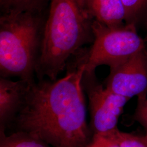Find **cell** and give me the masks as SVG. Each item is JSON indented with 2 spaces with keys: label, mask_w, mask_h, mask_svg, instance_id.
Returning a JSON list of instances; mask_svg holds the SVG:
<instances>
[{
  "label": "cell",
  "mask_w": 147,
  "mask_h": 147,
  "mask_svg": "<svg viewBox=\"0 0 147 147\" xmlns=\"http://www.w3.org/2000/svg\"><path fill=\"white\" fill-rule=\"evenodd\" d=\"M50 0H0L1 14L30 12L42 13L47 11Z\"/></svg>",
  "instance_id": "cell-9"
},
{
  "label": "cell",
  "mask_w": 147,
  "mask_h": 147,
  "mask_svg": "<svg viewBox=\"0 0 147 147\" xmlns=\"http://www.w3.org/2000/svg\"><path fill=\"white\" fill-rule=\"evenodd\" d=\"M133 118L144 129L147 135V98L137 100Z\"/></svg>",
  "instance_id": "cell-14"
},
{
  "label": "cell",
  "mask_w": 147,
  "mask_h": 147,
  "mask_svg": "<svg viewBox=\"0 0 147 147\" xmlns=\"http://www.w3.org/2000/svg\"><path fill=\"white\" fill-rule=\"evenodd\" d=\"M93 22L78 0L50 1L36 69L38 80H56L70 57L85 45L93 43Z\"/></svg>",
  "instance_id": "cell-2"
},
{
  "label": "cell",
  "mask_w": 147,
  "mask_h": 147,
  "mask_svg": "<svg viewBox=\"0 0 147 147\" xmlns=\"http://www.w3.org/2000/svg\"><path fill=\"white\" fill-rule=\"evenodd\" d=\"M93 30L94 39L89 48L87 70H95L103 65L115 68L147 47L134 25L110 27L93 21Z\"/></svg>",
  "instance_id": "cell-4"
},
{
  "label": "cell",
  "mask_w": 147,
  "mask_h": 147,
  "mask_svg": "<svg viewBox=\"0 0 147 147\" xmlns=\"http://www.w3.org/2000/svg\"><path fill=\"white\" fill-rule=\"evenodd\" d=\"M146 136L147 137V135H146Z\"/></svg>",
  "instance_id": "cell-16"
},
{
  "label": "cell",
  "mask_w": 147,
  "mask_h": 147,
  "mask_svg": "<svg viewBox=\"0 0 147 147\" xmlns=\"http://www.w3.org/2000/svg\"><path fill=\"white\" fill-rule=\"evenodd\" d=\"M0 147H51L42 140L22 131H16L6 136L0 130Z\"/></svg>",
  "instance_id": "cell-10"
},
{
  "label": "cell",
  "mask_w": 147,
  "mask_h": 147,
  "mask_svg": "<svg viewBox=\"0 0 147 147\" xmlns=\"http://www.w3.org/2000/svg\"><path fill=\"white\" fill-rule=\"evenodd\" d=\"M119 147H147V137L117 130L114 133Z\"/></svg>",
  "instance_id": "cell-12"
},
{
  "label": "cell",
  "mask_w": 147,
  "mask_h": 147,
  "mask_svg": "<svg viewBox=\"0 0 147 147\" xmlns=\"http://www.w3.org/2000/svg\"><path fill=\"white\" fill-rule=\"evenodd\" d=\"M114 133L110 135H93L91 141L85 147H119Z\"/></svg>",
  "instance_id": "cell-13"
},
{
  "label": "cell",
  "mask_w": 147,
  "mask_h": 147,
  "mask_svg": "<svg viewBox=\"0 0 147 147\" xmlns=\"http://www.w3.org/2000/svg\"><path fill=\"white\" fill-rule=\"evenodd\" d=\"M30 84L19 80L13 81L0 78V130L11 125L20 110Z\"/></svg>",
  "instance_id": "cell-7"
},
{
  "label": "cell",
  "mask_w": 147,
  "mask_h": 147,
  "mask_svg": "<svg viewBox=\"0 0 147 147\" xmlns=\"http://www.w3.org/2000/svg\"><path fill=\"white\" fill-rule=\"evenodd\" d=\"M81 85L88 99L93 135H110L118 130L119 118L129 99L107 89L99 81L95 70L84 69Z\"/></svg>",
  "instance_id": "cell-5"
},
{
  "label": "cell",
  "mask_w": 147,
  "mask_h": 147,
  "mask_svg": "<svg viewBox=\"0 0 147 147\" xmlns=\"http://www.w3.org/2000/svg\"><path fill=\"white\" fill-rule=\"evenodd\" d=\"M89 18L107 26L118 27L125 24L126 11L121 0H78Z\"/></svg>",
  "instance_id": "cell-8"
},
{
  "label": "cell",
  "mask_w": 147,
  "mask_h": 147,
  "mask_svg": "<svg viewBox=\"0 0 147 147\" xmlns=\"http://www.w3.org/2000/svg\"><path fill=\"white\" fill-rule=\"evenodd\" d=\"M88 50L82 47L70 57L63 78L42 79L30 85L11 124L16 131L28 133L53 147H85L89 143L93 135L87 123L81 85Z\"/></svg>",
  "instance_id": "cell-1"
},
{
  "label": "cell",
  "mask_w": 147,
  "mask_h": 147,
  "mask_svg": "<svg viewBox=\"0 0 147 147\" xmlns=\"http://www.w3.org/2000/svg\"><path fill=\"white\" fill-rule=\"evenodd\" d=\"M139 28L142 29L144 33V37L143 38L144 39L147 47V13L143 18L141 21H140L137 27L138 30Z\"/></svg>",
  "instance_id": "cell-15"
},
{
  "label": "cell",
  "mask_w": 147,
  "mask_h": 147,
  "mask_svg": "<svg viewBox=\"0 0 147 147\" xmlns=\"http://www.w3.org/2000/svg\"><path fill=\"white\" fill-rule=\"evenodd\" d=\"M104 85L113 93L131 99L147 98V47L110 69Z\"/></svg>",
  "instance_id": "cell-6"
},
{
  "label": "cell",
  "mask_w": 147,
  "mask_h": 147,
  "mask_svg": "<svg viewBox=\"0 0 147 147\" xmlns=\"http://www.w3.org/2000/svg\"><path fill=\"white\" fill-rule=\"evenodd\" d=\"M126 11V25H134L137 28L147 13V0H121Z\"/></svg>",
  "instance_id": "cell-11"
},
{
  "label": "cell",
  "mask_w": 147,
  "mask_h": 147,
  "mask_svg": "<svg viewBox=\"0 0 147 147\" xmlns=\"http://www.w3.org/2000/svg\"><path fill=\"white\" fill-rule=\"evenodd\" d=\"M48 10L1 14L0 76L18 77L30 84L34 76L42 46Z\"/></svg>",
  "instance_id": "cell-3"
}]
</instances>
